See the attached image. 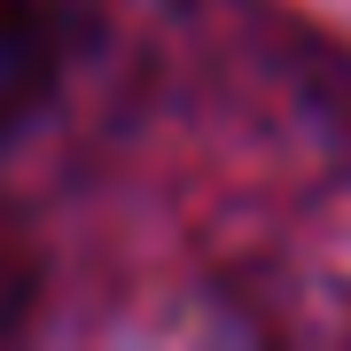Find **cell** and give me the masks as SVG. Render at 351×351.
<instances>
[{
    "label": "cell",
    "instance_id": "1",
    "mask_svg": "<svg viewBox=\"0 0 351 351\" xmlns=\"http://www.w3.org/2000/svg\"><path fill=\"white\" fill-rule=\"evenodd\" d=\"M71 8L63 0H0V141L24 133L63 86Z\"/></svg>",
    "mask_w": 351,
    "mask_h": 351
}]
</instances>
